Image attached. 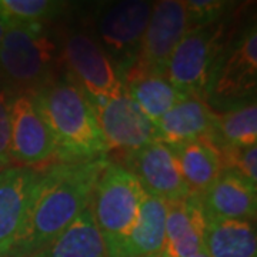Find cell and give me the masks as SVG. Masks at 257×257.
Listing matches in <instances>:
<instances>
[{
    "label": "cell",
    "mask_w": 257,
    "mask_h": 257,
    "mask_svg": "<svg viewBox=\"0 0 257 257\" xmlns=\"http://www.w3.org/2000/svg\"><path fill=\"white\" fill-rule=\"evenodd\" d=\"M109 157L55 162L42 167L28 223L9 257H33L55 241L92 204L93 193Z\"/></svg>",
    "instance_id": "obj_1"
},
{
    "label": "cell",
    "mask_w": 257,
    "mask_h": 257,
    "mask_svg": "<svg viewBox=\"0 0 257 257\" xmlns=\"http://www.w3.org/2000/svg\"><path fill=\"white\" fill-rule=\"evenodd\" d=\"M33 97L55 138L57 162L107 157L92 101L70 77H56Z\"/></svg>",
    "instance_id": "obj_2"
},
{
    "label": "cell",
    "mask_w": 257,
    "mask_h": 257,
    "mask_svg": "<svg viewBox=\"0 0 257 257\" xmlns=\"http://www.w3.org/2000/svg\"><path fill=\"white\" fill-rule=\"evenodd\" d=\"M57 45L45 25L12 26L0 43V84L13 96L36 93L56 79Z\"/></svg>",
    "instance_id": "obj_3"
},
{
    "label": "cell",
    "mask_w": 257,
    "mask_h": 257,
    "mask_svg": "<svg viewBox=\"0 0 257 257\" xmlns=\"http://www.w3.org/2000/svg\"><path fill=\"white\" fill-rule=\"evenodd\" d=\"M149 193L139 179L119 163L107 160L93 193L92 209L107 257L138 223Z\"/></svg>",
    "instance_id": "obj_4"
},
{
    "label": "cell",
    "mask_w": 257,
    "mask_h": 257,
    "mask_svg": "<svg viewBox=\"0 0 257 257\" xmlns=\"http://www.w3.org/2000/svg\"><path fill=\"white\" fill-rule=\"evenodd\" d=\"M227 43V26L223 22L190 30L169 59L167 80L186 96H197L206 100L213 70Z\"/></svg>",
    "instance_id": "obj_5"
},
{
    "label": "cell",
    "mask_w": 257,
    "mask_h": 257,
    "mask_svg": "<svg viewBox=\"0 0 257 257\" xmlns=\"http://www.w3.org/2000/svg\"><path fill=\"white\" fill-rule=\"evenodd\" d=\"M60 59L70 77L93 103L117 96L126 87L109 55L97 40L86 33L64 37Z\"/></svg>",
    "instance_id": "obj_6"
},
{
    "label": "cell",
    "mask_w": 257,
    "mask_h": 257,
    "mask_svg": "<svg viewBox=\"0 0 257 257\" xmlns=\"http://www.w3.org/2000/svg\"><path fill=\"white\" fill-rule=\"evenodd\" d=\"M256 83L257 32L253 25L219 56L206 90V101L216 106L244 104V99L254 94Z\"/></svg>",
    "instance_id": "obj_7"
},
{
    "label": "cell",
    "mask_w": 257,
    "mask_h": 257,
    "mask_svg": "<svg viewBox=\"0 0 257 257\" xmlns=\"http://www.w3.org/2000/svg\"><path fill=\"white\" fill-rule=\"evenodd\" d=\"M10 159L18 166L45 167L57 162L52 130L37 107L33 93H19L12 101Z\"/></svg>",
    "instance_id": "obj_8"
},
{
    "label": "cell",
    "mask_w": 257,
    "mask_h": 257,
    "mask_svg": "<svg viewBox=\"0 0 257 257\" xmlns=\"http://www.w3.org/2000/svg\"><path fill=\"white\" fill-rule=\"evenodd\" d=\"M189 32L190 23L186 2L162 0L153 3L138 56L130 66L150 73L166 74L170 56Z\"/></svg>",
    "instance_id": "obj_9"
},
{
    "label": "cell",
    "mask_w": 257,
    "mask_h": 257,
    "mask_svg": "<svg viewBox=\"0 0 257 257\" xmlns=\"http://www.w3.org/2000/svg\"><path fill=\"white\" fill-rule=\"evenodd\" d=\"M92 106L109 152L128 153L159 140L156 126L126 89L107 100L92 101Z\"/></svg>",
    "instance_id": "obj_10"
},
{
    "label": "cell",
    "mask_w": 257,
    "mask_h": 257,
    "mask_svg": "<svg viewBox=\"0 0 257 257\" xmlns=\"http://www.w3.org/2000/svg\"><path fill=\"white\" fill-rule=\"evenodd\" d=\"M123 165L138 177L150 196L166 203L183 200L192 193L173 149L160 140L135 152L123 153Z\"/></svg>",
    "instance_id": "obj_11"
},
{
    "label": "cell",
    "mask_w": 257,
    "mask_h": 257,
    "mask_svg": "<svg viewBox=\"0 0 257 257\" xmlns=\"http://www.w3.org/2000/svg\"><path fill=\"white\" fill-rule=\"evenodd\" d=\"M40 176L42 167L0 170V257H9L22 239Z\"/></svg>",
    "instance_id": "obj_12"
},
{
    "label": "cell",
    "mask_w": 257,
    "mask_h": 257,
    "mask_svg": "<svg viewBox=\"0 0 257 257\" xmlns=\"http://www.w3.org/2000/svg\"><path fill=\"white\" fill-rule=\"evenodd\" d=\"M152 10V2L126 0L110 6L99 18L97 30L101 43L106 47V53L111 62L114 59L119 62V76L138 56Z\"/></svg>",
    "instance_id": "obj_13"
},
{
    "label": "cell",
    "mask_w": 257,
    "mask_h": 257,
    "mask_svg": "<svg viewBox=\"0 0 257 257\" xmlns=\"http://www.w3.org/2000/svg\"><path fill=\"white\" fill-rule=\"evenodd\" d=\"M202 203L207 221H254L257 186L233 172H223L210 189L202 194Z\"/></svg>",
    "instance_id": "obj_14"
},
{
    "label": "cell",
    "mask_w": 257,
    "mask_h": 257,
    "mask_svg": "<svg viewBox=\"0 0 257 257\" xmlns=\"http://www.w3.org/2000/svg\"><path fill=\"white\" fill-rule=\"evenodd\" d=\"M217 113L197 96H186L156 123L159 140L179 146L199 139H211Z\"/></svg>",
    "instance_id": "obj_15"
},
{
    "label": "cell",
    "mask_w": 257,
    "mask_h": 257,
    "mask_svg": "<svg viewBox=\"0 0 257 257\" xmlns=\"http://www.w3.org/2000/svg\"><path fill=\"white\" fill-rule=\"evenodd\" d=\"M166 202L147 196L138 223L109 257H162L166 241Z\"/></svg>",
    "instance_id": "obj_16"
},
{
    "label": "cell",
    "mask_w": 257,
    "mask_h": 257,
    "mask_svg": "<svg viewBox=\"0 0 257 257\" xmlns=\"http://www.w3.org/2000/svg\"><path fill=\"white\" fill-rule=\"evenodd\" d=\"M120 79L132 99L155 126L175 104L186 97V94L172 86L166 74L150 73L130 66L120 73Z\"/></svg>",
    "instance_id": "obj_17"
},
{
    "label": "cell",
    "mask_w": 257,
    "mask_h": 257,
    "mask_svg": "<svg viewBox=\"0 0 257 257\" xmlns=\"http://www.w3.org/2000/svg\"><path fill=\"white\" fill-rule=\"evenodd\" d=\"M170 147L192 193L204 194L223 173L220 150L211 139H199Z\"/></svg>",
    "instance_id": "obj_18"
},
{
    "label": "cell",
    "mask_w": 257,
    "mask_h": 257,
    "mask_svg": "<svg viewBox=\"0 0 257 257\" xmlns=\"http://www.w3.org/2000/svg\"><path fill=\"white\" fill-rule=\"evenodd\" d=\"M33 257H107L90 206L83 210L55 241Z\"/></svg>",
    "instance_id": "obj_19"
},
{
    "label": "cell",
    "mask_w": 257,
    "mask_h": 257,
    "mask_svg": "<svg viewBox=\"0 0 257 257\" xmlns=\"http://www.w3.org/2000/svg\"><path fill=\"white\" fill-rule=\"evenodd\" d=\"M204 248L210 257H257L254 221H207Z\"/></svg>",
    "instance_id": "obj_20"
},
{
    "label": "cell",
    "mask_w": 257,
    "mask_h": 257,
    "mask_svg": "<svg viewBox=\"0 0 257 257\" xmlns=\"http://www.w3.org/2000/svg\"><path fill=\"white\" fill-rule=\"evenodd\" d=\"M211 142L217 147H248L257 145V106L250 100L217 113Z\"/></svg>",
    "instance_id": "obj_21"
},
{
    "label": "cell",
    "mask_w": 257,
    "mask_h": 257,
    "mask_svg": "<svg viewBox=\"0 0 257 257\" xmlns=\"http://www.w3.org/2000/svg\"><path fill=\"white\" fill-rule=\"evenodd\" d=\"M66 9V3L56 0H0V16L8 26L45 25Z\"/></svg>",
    "instance_id": "obj_22"
},
{
    "label": "cell",
    "mask_w": 257,
    "mask_h": 257,
    "mask_svg": "<svg viewBox=\"0 0 257 257\" xmlns=\"http://www.w3.org/2000/svg\"><path fill=\"white\" fill-rule=\"evenodd\" d=\"M223 172H233L257 186V145L248 147L220 146Z\"/></svg>",
    "instance_id": "obj_23"
},
{
    "label": "cell",
    "mask_w": 257,
    "mask_h": 257,
    "mask_svg": "<svg viewBox=\"0 0 257 257\" xmlns=\"http://www.w3.org/2000/svg\"><path fill=\"white\" fill-rule=\"evenodd\" d=\"M229 2H220V0L186 2V10H187V16H189L190 30L220 22L221 16L229 10Z\"/></svg>",
    "instance_id": "obj_24"
},
{
    "label": "cell",
    "mask_w": 257,
    "mask_h": 257,
    "mask_svg": "<svg viewBox=\"0 0 257 257\" xmlns=\"http://www.w3.org/2000/svg\"><path fill=\"white\" fill-rule=\"evenodd\" d=\"M12 101H13V94L0 84V170L9 167L12 163L10 159Z\"/></svg>",
    "instance_id": "obj_25"
},
{
    "label": "cell",
    "mask_w": 257,
    "mask_h": 257,
    "mask_svg": "<svg viewBox=\"0 0 257 257\" xmlns=\"http://www.w3.org/2000/svg\"><path fill=\"white\" fill-rule=\"evenodd\" d=\"M9 29V26H8V23L2 19V16H0V43H2V40H3V37H5V33H6V30Z\"/></svg>",
    "instance_id": "obj_26"
},
{
    "label": "cell",
    "mask_w": 257,
    "mask_h": 257,
    "mask_svg": "<svg viewBox=\"0 0 257 257\" xmlns=\"http://www.w3.org/2000/svg\"><path fill=\"white\" fill-rule=\"evenodd\" d=\"M192 257H210V256H209V253L206 251V248H203V250H200L199 253H196V254Z\"/></svg>",
    "instance_id": "obj_27"
}]
</instances>
